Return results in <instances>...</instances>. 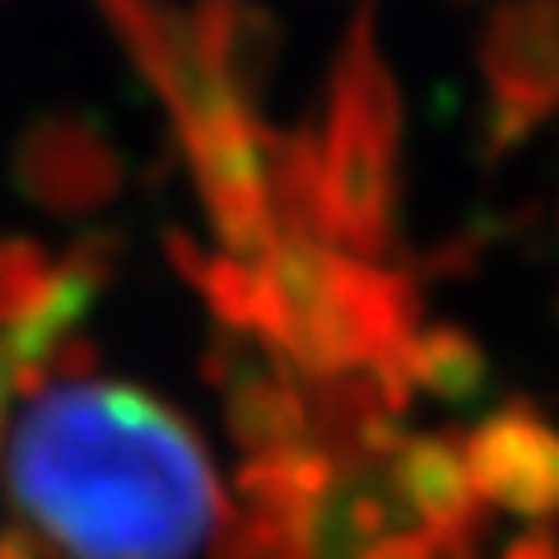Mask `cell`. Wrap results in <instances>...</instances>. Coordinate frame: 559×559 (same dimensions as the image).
Wrapping results in <instances>:
<instances>
[{"mask_svg": "<svg viewBox=\"0 0 559 559\" xmlns=\"http://www.w3.org/2000/svg\"><path fill=\"white\" fill-rule=\"evenodd\" d=\"M0 559H224L234 503L154 392L57 355L0 415Z\"/></svg>", "mask_w": 559, "mask_h": 559, "instance_id": "cell-1", "label": "cell"}]
</instances>
